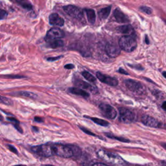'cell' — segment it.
Instances as JSON below:
<instances>
[{
    "mask_svg": "<svg viewBox=\"0 0 166 166\" xmlns=\"http://www.w3.org/2000/svg\"><path fill=\"white\" fill-rule=\"evenodd\" d=\"M97 156L102 160L108 163L117 166H124L125 161L122 158L117 154L112 153L104 150H99L97 152Z\"/></svg>",
    "mask_w": 166,
    "mask_h": 166,
    "instance_id": "1",
    "label": "cell"
},
{
    "mask_svg": "<svg viewBox=\"0 0 166 166\" xmlns=\"http://www.w3.org/2000/svg\"><path fill=\"white\" fill-rule=\"evenodd\" d=\"M119 46L121 49L127 51H133L137 47V41L134 35H124L119 40Z\"/></svg>",
    "mask_w": 166,
    "mask_h": 166,
    "instance_id": "2",
    "label": "cell"
},
{
    "mask_svg": "<svg viewBox=\"0 0 166 166\" xmlns=\"http://www.w3.org/2000/svg\"><path fill=\"white\" fill-rule=\"evenodd\" d=\"M54 155L62 157V158H70L74 156V153L70 145H64L60 143L51 144Z\"/></svg>",
    "mask_w": 166,
    "mask_h": 166,
    "instance_id": "3",
    "label": "cell"
},
{
    "mask_svg": "<svg viewBox=\"0 0 166 166\" xmlns=\"http://www.w3.org/2000/svg\"><path fill=\"white\" fill-rule=\"evenodd\" d=\"M31 151L36 155L43 157H49L54 155L51 144L49 143L34 146L31 147Z\"/></svg>",
    "mask_w": 166,
    "mask_h": 166,
    "instance_id": "4",
    "label": "cell"
},
{
    "mask_svg": "<svg viewBox=\"0 0 166 166\" xmlns=\"http://www.w3.org/2000/svg\"><path fill=\"white\" fill-rule=\"evenodd\" d=\"M119 121L123 123H131L134 121L135 115L130 110L126 109V108H119Z\"/></svg>",
    "mask_w": 166,
    "mask_h": 166,
    "instance_id": "5",
    "label": "cell"
},
{
    "mask_svg": "<svg viewBox=\"0 0 166 166\" xmlns=\"http://www.w3.org/2000/svg\"><path fill=\"white\" fill-rule=\"evenodd\" d=\"M64 11L70 16L78 19H81L83 18V11L81 9L74 5H66L63 7Z\"/></svg>",
    "mask_w": 166,
    "mask_h": 166,
    "instance_id": "6",
    "label": "cell"
},
{
    "mask_svg": "<svg viewBox=\"0 0 166 166\" xmlns=\"http://www.w3.org/2000/svg\"><path fill=\"white\" fill-rule=\"evenodd\" d=\"M125 84L130 91L140 94L144 91V88L142 84L139 82L132 80V79H127L125 81Z\"/></svg>",
    "mask_w": 166,
    "mask_h": 166,
    "instance_id": "7",
    "label": "cell"
},
{
    "mask_svg": "<svg viewBox=\"0 0 166 166\" xmlns=\"http://www.w3.org/2000/svg\"><path fill=\"white\" fill-rule=\"evenodd\" d=\"M65 34L64 31L58 28H53L47 32L45 36L46 41L53 40H59L60 38H64Z\"/></svg>",
    "mask_w": 166,
    "mask_h": 166,
    "instance_id": "8",
    "label": "cell"
},
{
    "mask_svg": "<svg viewBox=\"0 0 166 166\" xmlns=\"http://www.w3.org/2000/svg\"><path fill=\"white\" fill-rule=\"evenodd\" d=\"M99 109H100L103 114L109 119H114L117 116V112L112 107L111 105L108 104H101L99 105Z\"/></svg>",
    "mask_w": 166,
    "mask_h": 166,
    "instance_id": "9",
    "label": "cell"
},
{
    "mask_svg": "<svg viewBox=\"0 0 166 166\" xmlns=\"http://www.w3.org/2000/svg\"><path fill=\"white\" fill-rule=\"evenodd\" d=\"M105 51L108 56L111 58L118 57L121 53L119 46L115 43H108L105 46Z\"/></svg>",
    "mask_w": 166,
    "mask_h": 166,
    "instance_id": "10",
    "label": "cell"
},
{
    "mask_svg": "<svg viewBox=\"0 0 166 166\" xmlns=\"http://www.w3.org/2000/svg\"><path fill=\"white\" fill-rule=\"evenodd\" d=\"M96 76H97V78L101 82L104 84H107L109 86H116L118 84V81L116 79L109 76L107 75H104L101 72H97Z\"/></svg>",
    "mask_w": 166,
    "mask_h": 166,
    "instance_id": "11",
    "label": "cell"
},
{
    "mask_svg": "<svg viewBox=\"0 0 166 166\" xmlns=\"http://www.w3.org/2000/svg\"><path fill=\"white\" fill-rule=\"evenodd\" d=\"M142 122L146 126L152 128H160L162 123L159 122L157 119L148 115H144L142 117Z\"/></svg>",
    "mask_w": 166,
    "mask_h": 166,
    "instance_id": "12",
    "label": "cell"
},
{
    "mask_svg": "<svg viewBox=\"0 0 166 166\" xmlns=\"http://www.w3.org/2000/svg\"><path fill=\"white\" fill-rule=\"evenodd\" d=\"M75 84L77 86H78V87L81 88L83 90L84 89V90H89L91 92L94 93V94H96V93H97V92H98L96 86H93V85H92L88 83H86V82H84L82 80H76L75 81Z\"/></svg>",
    "mask_w": 166,
    "mask_h": 166,
    "instance_id": "13",
    "label": "cell"
},
{
    "mask_svg": "<svg viewBox=\"0 0 166 166\" xmlns=\"http://www.w3.org/2000/svg\"><path fill=\"white\" fill-rule=\"evenodd\" d=\"M49 22L51 25L57 26H63L64 24V20L57 13H53L49 17Z\"/></svg>",
    "mask_w": 166,
    "mask_h": 166,
    "instance_id": "14",
    "label": "cell"
},
{
    "mask_svg": "<svg viewBox=\"0 0 166 166\" xmlns=\"http://www.w3.org/2000/svg\"><path fill=\"white\" fill-rule=\"evenodd\" d=\"M114 16L116 20L118 23H126L129 22V19L127 15H125L124 13L118 8L116 9L114 12Z\"/></svg>",
    "mask_w": 166,
    "mask_h": 166,
    "instance_id": "15",
    "label": "cell"
},
{
    "mask_svg": "<svg viewBox=\"0 0 166 166\" xmlns=\"http://www.w3.org/2000/svg\"><path fill=\"white\" fill-rule=\"evenodd\" d=\"M117 30L125 35H134V30L130 25H125L119 27Z\"/></svg>",
    "mask_w": 166,
    "mask_h": 166,
    "instance_id": "16",
    "label": "cell"
},
{
    "mask_svg": "<svg viewBox=\"0 0 166 166\" xmlns=\"http://www.w3.org/2000/svg\"><path fill=\"white\" fill-rule=\"evenodd\" d=\"M68 92L72 94L79 96L85 98L90 97V94H88L87 92L79 88H70L68 89Z\"/></svg>",
    "mask_w": 166,
    "mask_h": 166,
    "instance_id": "17",
    "label": "cell"
},
{
    "mask_svg": "<svg viewBox=\"0 0 166 166\" xmlns=\"http://www.w3.org/2000/svg\"><path fill=\"white\" fill-rule=\"evenodd\" d=\"M10 95L16 96H22V97H28V98H31V99H35L36 97H37V96L35 94H34V93L27 92V91H19V92H13L10 94Z\"/></svg>",
    "mask_w": 166,
    "mask_h": 166,
    "instance_id": "18",
    "label": "cell"
},
{
    "mask_svg": "<svg viewBox=\"0 0 166 166\" xmlns=\"http://www.w3.org/2000/svg\"><path fill=\"white\" fill-rule=\"evenodd\" d=\"M86 15H87V18L88 22L91 24H94L96 22V12L93 9H86L84 10Z\"/></svg>",
    "mask_w": 166,
    "mask_h": 166,
    "instance_id": "19",
    "label": "cell"
},
{
    "mask_svg": "<svg viewBox=\"0 0 166 166\" xmlns=\"http://www.w3.org/2000/svg\"><path fill=\"white\" fill-rule=\"evenodd\" d=\"M111 9H112L111 6H107V7H104V8L99 11L98 12V15H99V18H100V19H107L110 15Z\"/></svg>",
    "mask_w": 166,
    "mask_h": 166,
    "instance_id": "20",
    "label": "cell"
},
{
    "mask_svg": "<svg viewBox=\"0 0 166 166\" xmlns=\"http://www.w3.org/2000/svg\"><path fill=\"white\" fill-rule=\"evenodd\" d=\"M47 42H48L49 47L53 49H57V48H61L64 45L63 41L61 40H53L48 41Z\"/></svg>",
    "mask_w": 166,
    "mask_h": 166,
    "instance_id": "21",
    "label": "cell"
},
{
    "mask_svg": "<svg viewBox=\"0 0 166 166\" xmlns=\"http://www.w3.org/2000/svg\"><path fill=\"white\" fill-rule=\"evenodd\" d=\"M88 118H90L91 120L92 121H94L95 123L100 126H103V127H108V126L109 125V123L107 121L104 120V119H101L97 117H88Z\"/></svg>",
    "mask_w": 166,
    "mask_h": 166,
    "instance_id": "22",
    "label": "cell"
},
{
    "mask_svg": "<svg viewBox=\"0 0 166 166\" xmlns=\"http://www.w3.org/2000/svg\"><path fill=\"white\" fill-rule=\"evenodd\" d=\"M81 75L84 77V78H85L86 80L91 82V83H96V78L92 75L90 73H89L88 71H84L81 73Z\"/></svg>",
    "mask_w": 166,
    "mask_h": 166,
    "instance_id": "23",
    "label": "cell"
},
{
    "mask_svg": "<svg viewBox=\"0 0 166 166\" xmlns=\"http://www.w3.org/2000/svg\"><path fill=\"white\" fill-rule=\"evenodd\" d=\"M16 2L25 9L31 10L32 9V4L29 2L26 1V0H18V1H16Z\"/></svg>",
    "mask_w": 166,
    "mask_h": 166,
    "instance_id": "24",
    "label": "cell"
},
{
    "mask_svg": "<svg viewBox=\"0 0 166 166\" xmlns=\"http://www.w3.org/2000/svg\"><path fill=\"white\" fill-rule=\"evenodd\" d=\"M105 135L107 136L108 138H112V139H117V140H118L119 142H125V143H129V142H130L129 139H127L122 138V137H117V136H116L114 135L109 134V133H106Z\"/></svg>",
    "mask_w": 166,
    "mask_h": 166,
    "instance_id": "25",
    "label": "cell"
},
{
    "mask_svg": "<svg viewBox=\"0 0 166 166\" xmlns=\"http://www.w3.org/2000/svg\"><path fill=\"white\" fill-rule=\"evenodd\" d=\"M70 147L73 151V153H74V156L77 157V156L81 155V151L78 147H77V146H75V145H70Z\"/></svg>",
    "mask_w": 166,
    "mask_h": 166,
    "instance_id": "26",
    "label": "cell"
},
{
    "mask_svg": "<svg viewBox=\"0 0 166 166\" xmlns=\"http://www.w3.org/2000/svg\"><path fill=\"white\" fill-rule=\"evenodd\" d=\"M0 103H3L4 104H6V105H12L13 102L11 99L6 97L0 96Z\"/></svg>",
    "mask_w": 166,
    "mask_h": 166,
    "instance_id": "27",
    "label": "cell"
},
{
    "mask_svg": "<svg viewBox=\"0 0 166 166\" xmlns=\"http://www.w3.org/2000/svg\"><path fill=\"white\" fill-rule=\"evenodd\" d=\"M139 10H140L142 12L145 13L147 15H151L152 11L151 8L148 7L147 6H142L139 7Z\"/></svg>",
    "mask_w": 166,
    "mask_h": 166,
    "instance_id": "28",
    "label": "cell"
},
{
    "mask_svg": "<svg viewBox=\"0 0 166 166\" xmlns=\"http://www.w3.org/2000/svg\"><path fill=\"white\" fill-rule=\"evenodd\" d=\"M79 128H80V129L82 130L84 132V133H86V134H87L90 135V136H97L94 133H93V132H92L91 131H90L87 129H86V128H84L83 127H79Z\"/></svg>",
    "mask_w": 166,
    "mask_h": 166,
    "instance_id": "29",
    "label": "cell"
},
{
    "mask_svg": "<svg viewBox=\"0 0 166 166\" xmlns=\"http://www.w3.org/2000/svg\"><path fill=\"white\" fill-rule=\"evenodd\" d=\"M7 15H8L7 12H6L5 10L0 9V20L5 19L6 16H7Z\"/></svg>",
    "mask_w": 166,
    "mask_h": 166,
    "instance_id": "30",
    "label": "cell"
},
{
    "mask_svg": "<svg viewBox=\"0 0 166 166\" xmlns=\"http://www.w3.org/2000/svg\"><path fill=\"white\" fill-rule=\"evenodd\" d=\"M6 119H7V120H9V121H11L13 123V125H15V124H19V121L18 120V119H15L14 117H9L6 118Z\"/></svg>",
    "mask_w": 166,
    "mask_h": 166,
    "instance_id": "31",
    "label": "cell"
},
{
    "mask_svg": "<svg viewBox=\"0 0 166 166\" xmlns=\"http://www.w3.org/2000/svg\"><path fill=\"white\" fill-rule=\"evenodd\" d=\"M7 147H8V149H9L11 151H12V152H14V153H15V154H18V151H17V149H16L13 145H7Z\"/></svg>",
    "mask_w": 166,
    "mask_h": 166,
    "instance_id": "32",
    "label": "cell"
},
{
    "mask_svg": "<svg viewBox=\"0 0 166 166\" xmlns=\"http://www.w3.org/2000/svg\"><path fill=\"white\" fill-rule=\"evenodd\" d=\"M63 56H58V57H49L48 58L47 60L48 61H50V62H53V61H57V60L61 58Z\"/></svg>",
    "mask_w": 166,
    "mask_h": 166,
    "instance_id": "33",
    "label": "cell"
},
{
    "mask_svg": "<svg viewBox=\"0 0 166 166\" xmlns=\"http://www.w3.org/2000/svg\"><path fill=\"white\" fill-rule=\"evenodd\" d=\"M129 66H130V67H132V68H135L136 70H143V68L141 66L139 65H131V64H129Z\"/></svg>",
    "mask_w": 166,
    "mask_h": 166,
    "instance_id": "34",
    "label": "cell"
},
{
    "mask_svg": "<svg viewBox=\"0 0 166 166\" xmlns=\"http://www.w3.org/2000/svg\"><path fill=\"white\" fill-rule=\"evenodd\" d=\"M75 68V66L72 64H68L64 66V68L67 70H72Z\"/></svg>",
    "mask_w": 166,
    "mask_h": 166,
    "instance_id": "35",
    "label": "cell"
},
{
    "mask_svg": "<svg viewBox=\"0 0 166 166\" xmlns=\"http://www.w3.org/2000/svg\"><path fill=\"white\" fill-rule=\"evenodd\" d=\"M34 120H35V121L38 122V123H42L44 121L43 119L41 118L40 117H35L34 119Z\"/></svg>",
    "mask_w": 166,
    "mask_h": 166,
    "instance_id": "36",
    "label": "cell"
},
{
    "mask_svg": "<svg viewBox=\"0 0 166 166\" xmlns=\"http://www.w3.org/2000/svg\"><path fill=\"white\" fill-rule=\"evenodd\" d=\"M6 77H10L11 79H16L15 77H16V79H22V78L24 77L20 76V75H6Z\"/></svg>",
    "mask_w": 166,
    "mask_h": 166,
    "instance_id": "37",
    "label": "cell"
},
{
    "mask_svg": "<svg viewBox=\"0 0 166 166\" xmlns=\"http://www.w3.org/2000/svg\"><path fill=\"white\" fill-rule=\"evenodd\" d=\"M118 71L119 72V73H120V74H125V75H129V74H128V73L127 72V71H125L123 69H122V68H120V69H119V70H118Z\"/></svg>",
    "mask_w": 166,
    "mask_h": 166,
    "instance_id": "38",
    "label": "cell"
},
{
    "mask_svg": "<svg viewBox=\"0 0 166 166\" xmlns=\"http://www.w3.org/2000/svg\"><path fill=\"white\" fill-rule=\"evenodd\" d=\"M92 166H109V165L104 164H101V163H96V164H94Z\"/></svg>",
    "mask_w": 166,
    "mask_h": 166,
    "instance_id": "39",
    "label": "cell"
},
{
    "mask_svg": "<svg viewBox=\"0 0 166 166\" xmlns=\"http://www.w3.org/2000/svg\"><path fill=\"white\" fill-rule=\"evenodd\" d=\"M162 109L166 111V101H164L163 103H162Z\"/></svg>",
    "mask_w": 166,
    "mask_h": 166,
    "instance_id": "40",
    "label": "cell"
},
{
    "mask_svg": "<svg viewBox=\"0 0 166 166\" xmlns=\"http://www.w3.org/2000/svg\"><path fill=\"white\" fill-rule=\"evenodd\" d=\"M145 42H146V44H149V39H148L147 36H145Z\"/></svg>",
    "mask_w": 166,
    "mask_h": 166,
    "instance_id": "41",
    "label": "cell"
},
{
    "mask_svg": "<svg viewBox=\"0 0 166 166\" xmlns=\"http://www.w3.org/2000/svg\"><path fill=\"white\" fill-rule=\"evenodd\" d=\"M32 129H33V130H35V132H38V129L36 128V127H32Z\"/></svg>",
    "mask_w": 166,
    "mask_h": 166,
    "instance_id": "42",
    "label": "cell"
},
{
    "mask_svg": "<svg viewBox=\"0 0 166 166\" xmlns=\"http://www.w3.org/2000/svg\"><path fill=\"white\" fill-rule=\"evenodd\" d=\"M162 147H163L165 149H166V143H162Z\"/></svg>",
    "mask_w": 166,
    "mask_h": 166,
    "instance_id": "43",
    "label": "cell"
},
{
    "mask_svg": "<svg viewBox=\"0 0 166 166\" xmlns=\"http://www.w3.org/2000/svg\"><path fill=\"white\" fill-rule=\"evenodd\" d=\"M162 75H163V76L166 79V71H164V72L162 73Z\"/></svg>",
    "mask_w": 166,
    "mask_h": 166,
    "instance_id": "44",
    "label": "cell"
},
{
    "mask_svg": "<svg viewBox=\"0 0 166 166\" xmlns=\"http://www.w3.org/2000/svg\"><path fill=\"white\" fill-rule=\"evenodd\" d=\"M3 117L0 114V121H3Z\"/></svg>",
    "mask_w": 166,
    "mask_h": 166,
    "instance_id": "45",
    "label": "cell"
},
{
    "mask_svg": "<svg viewBox=\"0 0 166 166\" xmlns=\"http://www.w3.org/2000/svg\"><path fill=\"white\" fill-rule=\"evenodd\" d=\"M43 166H54V165H44Z\"/></svg>",
    "mask_w": 166,
    "mask_h": 166,
    "instance_id": "46",
    "label": "cell"
},
{
    "mask_svg": "<svg viewBox=\"0 0 166 166\" xmlns=\"http://www.w3.org/2000/svg\"><path fill=\"white\" fill-rule=\"evenodd\" d=\"M15 166H25V165H15Z\"/></svg>",
    "mask_w": 166,
    "mask_h": 166,
    "instance_id": "47",
    "label": "cell"
},
{
    "mask_svg": "<svg viewBox=\"0 0 166 166\" xmlns=\"http://www.w3.org/2000/svg\"><path fill=\"white\" fill-rule=\"evenodd\" d=\"M164 128L166 129V125H164Z\"/></svg>",
    "mask_w": 166,
    "mask_h": 166,
    "instance_id": "48",
    "label": "cell"
}]
</instances>
